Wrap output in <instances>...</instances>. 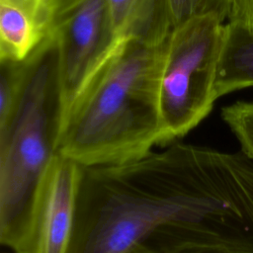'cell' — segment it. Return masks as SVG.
I'll use <instances>...</instances> for the list:
<instances>
[{
  "label": "cell",
  "instance_id": "8992f818",
  "mask_svg": "<svg viewBox=\"0 0 253 253\" xmlns=\"http://www.w3.org/2000/svg\"><path fill=\"white\" fill-rule=\"evenodd\" d=\"M82 173L83 166L56 153L39 185L14 253H69Z\"/></svg>",
  "mask_w": 253,
  "mask_h": 253
},
{
  "label": "cell",
  "instance_id": "4fadbf2b",
  "mask_svg": "<svg viewBox=\"0 0 253 253\" xmlns=\"http://www.w3.org/2000/svg\"><path fill=\"white\" fill-rule=\"evenodd\" d=\"M225 23L253 33V0H231Z\"/></svg>",
  "mask_w": 253,
  "mask_h": 253
},
{
  "label": "cell",
  "instance_id": "5b68a950",
  "mask_svg": "<svg viewBox=\"0 0 253 253\" xmlns=\"http://www.w3.org/2000/svg\"><path fill=\"white\" fill-rule=\"evenodd\" d=\"M50 33L58 42L66 112L123 38L116 30L108 0H52Z\"/></svg>",
  "mask_w": 253,
  "mask_h": 253
},
{
  "label": "cell",
  "instance_id": "30bf717a",
  "mask_svg": "<svg viewBox=\"0 0 253 253\" xmlns=\"http://www.w3.org/2000/svg\"><path fill=\"white\" fill-rule=\"evenodd\" d=\"M231 0H168L173 28L202 16H214L226 22Z\"/></svg>",
  "mask_w": 253,
  "mask_h": 253
},
{
  "label": "cell",
  "instance_id": "8fae6325",
  "mask_svg": "<svg viewBox=\"0 0 253 253\" xmlns=\"http://www.w3.org/2000/svg\"><path fill=\"white\" fill-rule=\"evenodd\" d=\"M221 118L237 138L241 151L253 160V102L239 101L223 107Z\"/></svg>",
  "mask_w": 253,
  "mask_h": 253
},
{
  "label": "cell",
  "instance_id": "5bb4252c",
  "mask_svg": "<svg viewBox=\"0 0 253 253\" xmlns=\"http://www.w3.org/2000/svg\"><path fill=\"white\" fill-rule=\"evenodd\" d=\"M177 253H232L226 250L222 249H216V248H207V247H193V248H187L184 250H181Z\"/></svg>",
  "mask_w": 253,
  "mask_h": 253
},
{
  "label": "cell",
  "instance_id": "7a4b0ae2",
  "mask_svg": "<svg viewBox=\"0 0 253 253\" xmlns=\"http://www.w3.org/2000/svg\"><path fill=\"white\" fill-rule=\"evenodd\" d=\"M165 43L119 42L66 110L58 153L93 167L133 161L162 145L158 90Z\"/></svg>",
  "mask_w": 253,
  "mask_h": 253
},
{
  "label": "cell",
  "instance_id": "6da1fadb",
  "mask_svg": "<svg viewBox=\"0 0 253 253\" xmlns=\"http://www.w3.org/2000/svg\"><path fill=\"white\" fill-rule=\"evenodd\" d=\"M253 253V160L174 142L126 163L83 167L69 253Z\"/></svg>",
  "mask_w": 253,
  "mask_h": 253
},
{
  "label": "cell",
  "instance_id": "7c38bea8",
  "mask_svg": "<svg viewBox=\"0 0 253 253\" xmlns=\"http://www.w3.org/2000/svg\"><path fill=\"white\" fill-rule=\"evenodd\" d=\"M23 73V60L0 58V126L9 120L17 102Z\"/></svg>",
  "mask_w": 253,
  "mask_h": 253
},
{
  "label": "cell",
  "instance_id": "3957f363",
  "mask_svg": "<svg viewBox=\"0 0 253 253\" xmlns=\"http://www.w3.org/2000/svg\"><path fill=\"white\" fill-rule=\"evenodd\" d=\"M65 114L58 42L51 33L23 60L19 96L0 127V241L24 233L39 185L57 153Z\"/></svg>",
  "mask_w": 253,
  "mask_h": 253
},
{
  "label": "cell",
  "instance_id": "52a82bcc",
  "mask_svg": "<svg viewBox=\"0 0 253 253\" xmlns=\"http://www.w3.org/2000/svg\"><path fill=\"white\" fill-rule=\"evenodd\" d=\"M52 0H0V58L26 59L48 36Z\"/></svg>",
  "mask_w": 253,
  "mask_h": 253
},
{
  "label": "cell",
  "instance_id": "277c9868",
  "mask_svg": "<svg viewBox=\"0 0 253 253\" xmlns=\"http://www.w3.org/2000/svg\"><path fill=\"white\" fill-rule=\"evenodd\" d=\"M223 30L218 18L202 16L171 31L159 77L162 145L186 135L211 113Z\"/></svg>",
  "mask_w": 253,
  "mask_h": 253
},
{
  "label": "cell",
  "instance_id": "ba28073f",
  "mask_svg": "<svg viewBox=\"0 0 253 253\" xmlns=\"http://www.w3.org/2000/svg\"><path fill=\"white\" fill-rule=\"evenodd\" d=\"M121 38L152 45L166 42L173 30L168 0H108Z\"/></svg>",
  "mask_w": 253,
  "mask_h": 253
},
{
  "label": "cell",
  "instance_id": "9c48e42d",
  "mask_svg": "<svg viewBox=\"0 0 253 253\" xmlns=\"http://www.w3.org/2000/svg\"><path fill=\"white\" fill-rule=\"evenodd\" d=\"M253 87V33L224 23L214 92L218 99L228 93Z\"/></svg>",
  "mask_w": 253,
  "mask_h": 253
}]
</instances>
